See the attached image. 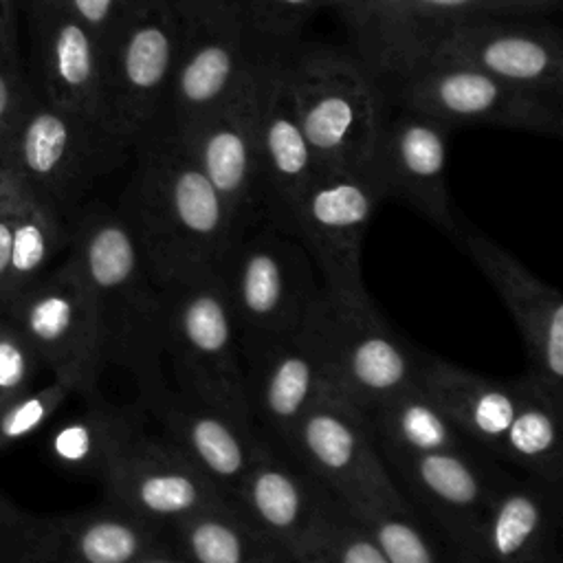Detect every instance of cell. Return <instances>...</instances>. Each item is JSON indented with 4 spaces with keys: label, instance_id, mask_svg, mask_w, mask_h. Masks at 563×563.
<instances>
[{
    "label": "cell",
    "instance_id": "obj_1",
    "mask_svg": "<svg viewBox=\"0 0 563 563\" xmlns=\"http://www.w3.org/2000/svg\"><path fill=\"white\" fill-rule=\"evenodd\" d=\"M136 165L119 213L161 288L220 273L240 231L233 213L167 125L136 143Z\"/></svg>",
    "mask_w": 563,
    "mask_h": 563
},
{
    "label": "cell",
    "instance_id": "obj_2",
    "mask_svg": "<svg viewBox=\"0 0 563 563\" xmlns=\"http://www.w3.org/2000/svg\"><path fill=\"white\" fill-rule=\"evenodd\" d=\"M68 257L97 301L106 363L130 372L139 398L165 387V290L123 216L103 207L86 211L70 229Z\"/></svg>",
    "mask_w": 563,
    "mask_h": 563
},
{
    "label": "cell",
    "instance_id": "obj_3",
    "mask_svg": "<svg viewBox=\"0 0 563 563\" xmlns=\"http://www.w3.org/2000/svg\"><path fill=\"white\" fill-rule=\"evenodd\" d=\"M279 55L319 172H369L389 112L374 68L361 53L325 44L295 42Z\"/></svg>",
    "mask_w": 563,
    "mask_h": 563
},
{
    "label": "cell",
    "instance_id": "obj_4",
    "mask_svg": "<svg viewBox=\"0 0 563 563\" xmlns=\"http://www.w3.org/2000/svg\"><path fill=\"white\" fill-rule=\"evenodd\" d=\"M367 62V59H365ZM391 106L455 125H488L563 134L561 103L519 90L462 62L416 51H391L367 62Z\"/></svg>",
    "mask_w": 563,
    "mask_h": 563
},
{
    "label": "cell",
    "instance_id": "obj_5",
    "mask_svg": "<svg viewBox=\"0 0 563 563\" xmlns=\"http://www.w3.org/2000/svg\"><path fill=\"white\" fill-rule=\"evenodd\" d=\"M244 369L292 334L321 295L314 264L295 235L257 224L246 229L220 268Z\"/></svg>",
    "mask_w": 563,
    "mask_h": 563
},
{
    "label": "cell",
    "instance_id": "obj_6",
    "mask_svg": "<svg viewBox=\"0 0 563 563\" xmlns=\"http://www.w3.org/2000/svg\"><path fill=\"white\" fill-rule=\"evenodd\" d=\"M545 15H475L411 29L372 53L416 51L479 68L519 90L563 106V42Z\"/></svg>",
    "mask_w": 563,
    "mask_h": 563
},
{
    "label": "cell",
    "instance_id": "obj_7",
    "mask_svg": "<svg viewBox=\"0 0 563 563\" xmlns=\"http://www.w3.org/2000/svg\"><path fill=\"white\" fill-rule=\"evenodd\" d=\"M163 290V352L174 369V389L253 427L244 356L220 273Z\"/></svg>",
    "mask_w": 563,
    "mask_h": 563
},
{
    "label": "cell",
    "instance_id": "obj_8",
    "mask_svg": "<svg viewBox=\"0 0 563 563\" xmlns=\"http://www.w3.org/2000/svg\"><path fill=\"white\" fill-rule=\"evenodd\" d=\"M24 332L40 363L55 378L90 398L106 363L103 325L97 301L73 260L51 266L0 306Z\"/></svg>",
    "mask_w": 563,
    "mask_h": 563
},
{
    "label": "cell",
    "instance_id": "obj_9",
    "mask_svg": "<svg viewBox=\"0 0 563 563\" xmlns=\"http://www.w3.org/2000/svg\"><path fill=\"white\" fill-rule=\"evenodd\" d=\"M178 53L165 97L167 128H183L229 99L262 51L240 0H174Z\"/></svg>",
    "mask_w": 563,
    "mask_h": 563
},
{
    "label": "cell",
    "instance_id": "obj_10",
    "mask_svg": "<svg viewBox=\"0 0 563 563\" xmlns=\"http://www.w3.org/2000/svg\"><path fill=\"white\" fill-rule=\"evenodd\" d=\"M178 53L174 0H136L103 48L108 130L125 145L156 125Z\"/></svg>",
    "mask_w": 563,
    "mask_h": 563
},
{
    "label": "cell",
    "instance_id": "obj_11",
    "mask_svg": "<svg viewBox=\"0 0 563 563\" xmlns=\"http://www.w3.org/2000/svg\"><path fill=\"white\" fill-rule=\"evenodd\" d=\"M380 200L369 172H319L290 213L286 233L303 246L323 292L336 303L372 301L361 277V246Z\"/></svg>",
    "mask_w": 563,
    "mask_h": 563
},
{
    "label": "cell",
    "instance_id": "obj_12",
    "mask_svg": "<svg viewBox=\"0 0 563 563\" xmlns=\"http://www.w3.org/2000/svg\"><path fill=\"white\" fill-rule=\"evenodd\" d=\"M354 517L409 501L394 482L365 416L330 396L317 400L282 444Z\"/></svg>",
    "mask_w": 563,
    "mask_h": 563
},
{
    "label": "cell",
    "instance_id": "obj_13",
    "mask_svg": "<svg viewBox=\"0 0 563 563\" xmlns=\"http://www.w3.org/2000/svg\"><path fill=\"white\" fill-rule=\"evenodd\" d=\"M325 396L363 416L416 385L420 352L400 339L374 301L347 306L321 299Z\"/></svg>",
    "mask_w": 563,
    "mask_h": 563
},
{
    "label": "cell",
    "instance_id": "obj_14",
    "mask_svg": "<svg viewBox=\"0 0 563 563\" xmlns=\"http://www.w3.org/2000/svg\"><path fill=\"white\" fill-rule=\"evenodd\" d=\"M125 150L103 125L48 101H31L9 143V167L62 211L117 167Z\"/></svg>",
    "mask_w": 563,
    "mask_h": 563
},
{
    "label": "cell",
    "instance_id": "obj_15",
    "mask_svg": "<svg viewBox=\"0 0 563 563\" xmlns=\"http://www.w3.org/2000/svg\"><path fill=\"white\" fill-rule=\"evenodd\" d=\"M101 484L106 504L163 528L231 504L165 435L145 427L119 449Z\"/></svg>",
    "mask_w": 563,
    "mask_h": 563
},
{
    "label": "cell",
    "instance_id": "obj_16",
    "mask_svg": "<svg viewBox=\"0 0 563 563\" xmlns=\"http://www.w3.org/2000/svg\"><path fill=\"white\" fill-rule=\"evenodd\" d=\"M169 130L178 134L200 172L216 187L240 231L266 224V198L255 141V62L229 99L196 121Z\"/></svg>",
    "mask_w": 563,
    "mask_h": 563
},
{
    "label": "cell",
    "instance_id": "obj_17",
    "mask_svg": "<svg viewBox=\"0 0 563 563\" xmlns=\"http://www.w3.org/2000/svg\"><path fill=\"white\" fill-rule=\"evenodd\" d=\"M479 449H449L422 455H385L405 499L442 534L453 556L473 539L490 499L506 479Z\"/></svg>",
    "mask_w": 563,
    "mask_h": 563
},
{
    "label": "cell",
    "instance_id": "obj_18",
    "mask_svg": "<svg viewBox=\"0 0 563 563\" xmlns=\"http://www.w3.org/2000/svg\"><path fill=\"white\" fill-rule=\"evenodd\" d=\"M451 128L427 114L389 103L372 156V176L383 198H396L438 229L455 235L446 189Z\"/></svg>",
    "mask_w": 563,
    "mask_h": 563
},
{
    "label": "cell",
    "instance_id": "obj_19",
    "mask_svg": "<svg viewBox=\"0 0 563 563\" xmlns=\"http://www.w3.org/2000/svg\"><path fill=\"white\" fill-rule=\"evenodd\" d=\"M323 288L301 325L246 365V405L253 427L284 444L303 413L325 396Z\"/></svg>",
    "mask_w": 563,
    "mask_h": 563
},
{
    "label": "cell",
    "instance_id": "obj_20",
    "mask_svg": "<svg viewBox=\"0 0 563 563\" xmlns=\"http://www.w3.org/2000/svg\"><path fill=\"white\" fill-rule=\"evenodd\" d=\"M255 141L266 224L286 231L290 213L319 174V165L297 119L279 48H262L255 59Z\"/></svg>",
    "mask_w": 563,
    "mask_h": 563
},
{
    "label": "cell",
    "instance_id": "obj_21",
    "mask_svg": "<svg viewBox=\"0 0 563 563\" xmlns=\"http://www.w3.org/2000/svg\"><path fill=\"white\" fill-rule=\"evenodd\" d=\"M468 257L493 284L515 319L530 361L528 372L563 394V299L561 292L534 277L515 255L479 229L455 227Z\"/></svg>",
    "mask_w": 563,
    "mask_h": 563
},
{
    "label": "cell",
    "instance_id": "obj_22",
    "mask_svg": "<svg viewBox=\"0 0 563 563\" xmlns=\"http://www.w3.org/2000/svg\"><path fill=\"white\" fill-rule=\"evenodd\" d=\"M334 495L288 451L257 438L233 506L292 559L323 521Z\"/></svg>",
    "mask_w": 563,
    "mask_h": 563
},
{
    "label": "cell",
    "instance_id": "obj_23",
    "mask_svg": "<svg viewBox=\"0 0 563 563\" xmlns=\"http://www.w3.org/2000/svg\"><path fill=\"white\" fill-rule=\"evenodd\" d=\"M139 405L145 416L158 422L163 435L231 501L251 464L260 431L185 396L169 383L141 396Z\"/></svg>",
    "mask_w": 563,
    "mask_h": 563
},
{
    "label": "cell",
    "instance_id": "obj_24",
    "mask_svg": "<svg viewBox=\"0 0 563 563\" xmlns=\"http://www.w3.org/2000/svg\"><path fill=\"white\" fill-rule=\"evenodd\" d=\"M559 508V484L506 477L455 563H561Z\"/></svg>",
    "mask_w": 563,
    "mask_h": 563
},
{
    "label": "cell",
    "instance_id": "obj_25",
    "mask_svg": "<svg viewBox=\"0 0 563 563\" xmlns=\"http://www.w3.org/2000/svg\"><path fill=\"white\" fill-rule=\"evenodd\" d=\"M26 7L46 101L108 130L101 44L57 0H31Z\"/></svg>",
    "mask_w": 563,
    "mask_h": 563
},
{
    "label": "cell",
    "instance_id": "obj_26",
    "mask_svg": "<svg viewBox=\"0 0 563 563\" xmlns=\"http://www.w3.org/2000/svg\"><path fill=\"white\" fill-rule=\"evenodd\" d=\"M169 541V528L139 519L110 504L46 517L33 548L18 563H134Z\"/></svg>",
    "mask_w": 563,
    "mask_h": 563
},
{
    "label": "cell",
    "instance_id": "obj_27",
    "mask_svg": "<svg viewBox=\"0 0 563 563\" xmlns=\"http://www.w3.org/2000/svg\"><path fill=\"white\" fill-rule=\"evenodd\" d=\"M416 383L475 449L499 457L501 440L523 394V376L490 378L422 352Z\"/></svg>",
    "mask_w": 563,
    "mask_h": 563
},
{
    "label": "cell",
    "instance_id": "obj_28",
    "mask_svg": "<svg viewBox=\"0 0 563 563\" xmlns=\"http://www.w3.org/2000/svg\"><path fill=\"white\" fill-rule=\"evenodd\" d=\"M88 407L57 424L46 442L51 460L70 473L101 479L119 449L141 429L143 407H117L103 402L99 394L86 398Z\"/></svg>",
    "mask_w": 563,
    "mask_h": 563
},
{
    "label": "cell",
    "instance_id": "obj_29",
    "mask_svg": "<svg viewBox=\"0 0 563 563\" xmlns=\"http://www.w3.org/2000/svg\"><path fill=\"white\" fill-rule=\"evenodd\" d=\"M563 394L550 389L534 374H523V394L515 418L501 440L499 457L528 477L559 484L563 479L561 449Z\"/></svg>",
    "mask_w": 563,
    "mask_h": 563
},
{
    "label": "cell",
    "instance_id": "obj_30",
    "mask_svg": "<svg viewBox=\"0 0 563 563\" xmlns=\"http://www.w3.org/2000/svg\"><path fill=\"white\" fill-rule=\"evenodd\" d=\"M365 420L383 457L473 446L418 383L367 411Z\"/></svg>",
    "mask_w": 563,
    "mask_h": 563
},
{
    "label": "cell",
    "instance_id": "obj_31",
    "mask_svg": "<svg viewBox=\"0 0 563 563\" xmlns=\"http://www.w3.org/2000/svg\"><path fill=\"white\" fill-rule=\"evenodd\" d=\"M169 539L191 563H288L292 559L233 504L169 526Z\"/></svg>",
    "mask_w": 563,
    "mask_h": 563
},
{
    "label": "cell",
    "instance_id": "obj_32",
    "mask_svg": "<svg viewBox=\"0 0 563 563\" xmlns=\"http://www.w3.org/2000/svg\"><path fill=\"white\" fill-rule=\"evenodd\" d=\"M70 227L64 224L62 211L26 185L13 224L11 255L2 284L0 306L44 275L55 255L68 246Z\"/></svg>",
    "mask_w": 563,
    "mask_h": 563
},
{
    "label": "cell",
    "instance_id": "obj_33",
    "mask_svg": "<svg viewBox=\"0 0 563 563\" xmlns=\"http://www.w3.org/2000/svg\"><path fill=\"white\" fill-rule=\"evenodd\" d=\"M550 11L541 0H398L376 31L354 51L367 55L380 44L433 22L475 15H545Z\"/></svg>",
    "mask_w": 563,
    "mask_h": 563
},
{
    "label": "cell",
    "instance_id": "obj_34",
    "mask_svg": "<svg viewBox=\"0 0 563 563\" xmlns=\"http://www.w3.org/2000/svg\"><path fill=\"white\" fill-rule=\"evenodd\" d=\"M389 563H455L442 534L411 506L356 517Z\"/></svg>",
    "mask_w": 563,
    "mask_h": 563
},
{
    "label": "cell",
    "instance_id": "obj_35",
    "mask_svg": "<svg viewBox=\"0 0 563 563\" xmlns=\"http://www.w3.org/2000/svg\"><path fill=\"white\" fill-rule=\"evenodd\" d=\"M297 563H389L367 528L334 497Z\"/></svg>",
    "mask_w": 563,
    "mask_h": 563
},
{
    "label": "cell",
    "instance_id": "obj_36",
    "mask_svg": "<svg viewBox=\"0 0 563 563\" xmlns=\"http://www.w3.org/2000/svg\"><path fill=\"white\" fill-rule=\"evenodd\" d=\"M70 396H75L73 385L53 376L46 385L0 405V453L40 431Z\"/></svg>",
    "mask_w": 563,
    "mask_h": 563
},
{
    "label": "cell",
    "instance_id": "obj_37",
    "mask_svg": "<svg viewBox=\"0 0 563 563\" xmlns=\"http://www.w3.org/2000/svg\"><path fill=\"white\" fill-rule=\"evenodd\" d=\"M246 26L264 51L297 42L303 24L325 7V0H240Z\"/></svg>",
    "mask_w": 563,
    "mask_h": 563
},
{
    "label": "cell",
    "instance_id": "obj_38",
    "mask_svg": "<svg viewBox=\"0 0 563 563\" xmlns=\"http://www.w3.org/2000/svg\"><path fill=\"white\" fill-rule=\"evenodd\" d=\"M40 367L42 363L24 332L0 310V405L31 389Z\"/></svg>",
    "mask_w": 563,
    "mask_h": 563
},
{
    "label": "cell",
    "instance_id": "obj_39",
    "mask_svg": "<svg viewBox=\"0 0 563 563\" xmlns=\"http://www.w3.org/2000/svg\"><path fill=\"white\" fill-rule=\"evenodd\" d=\"M44 519L22 510L0 493V563H18L37 541Z\"/></svg>",
    "mask_w": 563,
    "mask_h": 563
},
{
    "label": "cell",
    "instance_id": "obj_40",
    "mask_svg": "<svg viewBox=\"0 0 563 563\" xmlns=\"http://www.w3.org/2000/svg\"><path fill=\"white\" fill-rule=\"evenodd\" d=\"M29 106L31 99L20 77L18 57L0 44V136L7 145L11 143Z\"/></svg>",
    "mask_w": 563,
    "mask_h": 563
},
{
    "label": "cell",
    "instance_id": "obj_41",
    "mask_svg": "<svg viewBox=\"0 0 563 563\" xmlns=\"http://www.w3.org/2000/svg\"><path fill=\"white\" fill-rule=\"evenodd\" d=\"M57 2L97 37L101 48L108 46L125 11L123 0H57Z\"/></svg>",
    "mask_w": 563,
    "mask_h": 563
},
{
    "label": "cell",
    "instance_id": "obj_42",
    "mask_svg": "<svg viewBox=\"0 0 563 563\" xmlns=\"http://www.w3.org/2000/svg\"><path fill=\"white\" fill-rule=\"evenodd\" d=\"M396 4L398 0H325V7L334 9L352 29L354 46L363 44Z\"/></svg>",
    "mask_w": 563,
    "mask_h": 563
},
{
    "label": "cell",
    "instance_id": "obj_43",
    "mask_svg": "<svg viewBox=\"0 0 563 563\" xmlns=\"http://www.w3.org/2000/svg\"><path fill=\"white\" fill-rule=\"evenodd\" d=\"M26 180L15 172L9 185L0 194V295H2V284L9 266V255H11V240H13V224L15 216L20 209V200L26 189Z\"/></svg>",
    "mask_w": 563,
    "mask_h": 563
},
{
    "label": "cell",
    "instance_id": "obj_44",
    "mask_svg": "<svg viewBox=\"0 0 563 563\" xmlns=\"http://www.w3.org/2000/svg\"><path fill=\"white\" fill-rule=\"evenodd\" d=\"M18 0H0V44L18 57Z\"/></svg>",
    "mask_w": 563,
    "mask_h": 563
},
{
    "label": "cell",
    "instance_id": "obj_45",
    "mask_svg": "<svg viewBox=\"0 0 563 563\" xmlns=\"http://www.w3.org/2000/svg\"><path fill=\"white\" fill-rule=\"evenodd\" d=\"M134 563H191V561L169 539L167 543L156 545L150 552H145L143 556H139Z\"/></svg>",
    "mask_w": 563,
    "mask_h": 563
},
{
    "label": "cell",
    "instance_id": "obj_46",
    "mask_svg": "<svg viewBox=\"0 0 563 563\" xmlns=\"http://www.w3.org/2000/svg\"><path fill=\"white\" fill-rule=\"evenodd\" d=\"M13 174H15V169L0 165V194H2V189L9 185V180L13 178Z\"/></svg>",
    "mask_w": 563,
    "mask_h": 563
},
{
    "label": "cell",
    "instance_id": "obj_47",
    "mask_svg": "<svg viewBox=\"0 0 563 563\" xmlns=\"http://www.w3.org/2000/svg\"><path fill=\"white\" fill-rule=\"evenodd\" d=\"M0 165L9 167V145L4 143L2 136H0Z\"/></svg>",
    "mask_w": 563,
    "mask_h": 563
},
{
    "label": "cell",
    "instance_id": "obj_48",
    "mask_svg": "<svg viewBox=\"0 0 563 563\" xmlns=\"http://www.w3.org/2000/svg\"><path fill=\"white\" fill-rule=\"evenodd\" d=\"M541 2H543L548 9H556V7L561 4V0H541Z\"/></svg>",
    "mask_w": 563,
    "mask_h": 563
},
{
    "label": "cell",
    "instance_id": "obj_49",
    "mask_svg": "<svg viewBox=\"0 0 563 563\" xmlns=\"http://www.w3.org/2000/svg\"><path fill=\"white\" fill-rule=\"evenodd\" d=\"M132 2H136V0H123V4L128 7V4H132Z\"/></svg>",
    "mask_w": 563,
    "mask_h": 563
},
{
    "label": "cell",
    "instance_id": "obj_50",
    "mask_svg": "<svg viewBox=\"0 0 563 563\" xmlns=\"http://www.w3.org/2000/svg\"><path fill=\"white\" fill-rule=\"evenodd\" d=\"M18 2H24V4H29V2H31V0H18Z\"/></svg>",
    "mask_w": 563,
    "mask_h": 563
},
{
    "label": "cell",
    "instance_id": "obj_51",
    "mask_svg": "<svg viewBox=\"0 0 563 563\" xmlns=\"http://www.w3.org/2000/svg\"><path fill=\"white\" fill-rule=\"evenodd\" d=\"M288 563H297V561H295V559H290V561H288Z\"/></svg>",
    "mask_w": 563,
    "mask_h": 563
}]
</instances>
